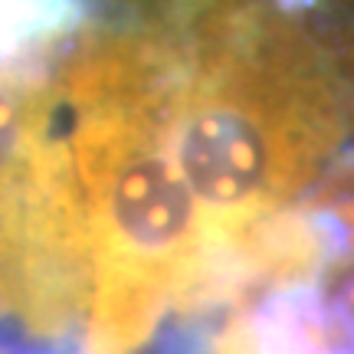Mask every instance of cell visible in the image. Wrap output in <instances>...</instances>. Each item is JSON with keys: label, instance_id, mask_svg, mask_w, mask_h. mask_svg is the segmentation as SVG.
I'll use <instances>...</instances> for the list:
<instances>
[{"label": "cell", "instance_id": "6da1fadb", "mask_svg": "<svg viewBox=\"0 0 354 354\" xmlns=\"http://www.w3.org/2000/svg\"><path fill=\"white\" fill-rule=\"evenodd\" d=\"M165 135L214 236L233 240L315 180L344 112L299 30L223 7L201 66L165 99Z\"/></svg>", "mask_w": 354, "mask_h": 354}, {"label": "cell", "instance_id": "7a4b0ae2", "mask_svg": "<svg viewBox=\"0 0 354 354\" xmlns=\"http://www.w3.org/2000/svg\"><path fill=\"white\" fill-rule=\"evenodd\" d=\"M73 154L63 165L99 272L95 325L102 342L125 348L216 236L171 154L165 92L145 53H92L73 76Z\"/></svg>", "mask_w": 354, "mask_h": 354}, {"label": "cell", "instance_id": "3957f363", "mask_svg": "<svg viewBox=\"0 0 354 354\" xmlns=\"http://www.w3.org/2000/svg\"><path fill=\"white\" fill-rule=\"evenodd\" d=\"M46 141V95L20 79L0 76V214L10 207L43 154Z\"/></svg>", "mask_w": 354, "mask_h": 354}, {"label": "cell", "instance_id": "277c9868", "mask_svg": "<svg viewBox=\"0 0 354 354\" xmlns=\"http://www.w3.org/2000/svg\"><path fill=\"white\" fill-rule=\"evenodd\" d=\"M76 0H0V59L73 20Z\"/></svg>", "mask_w": 354, "mask_h": 354}]
</instances>
